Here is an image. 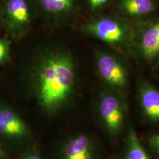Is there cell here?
Returning a JSON list of instances; mask_svg holds the SVG:
<instances>
[{"label":"cell","instance_id":"6da1fadb","mask_svg":"<svg viewBox=\"0 0 159 159\" xmlns=\"http://www.w3.org/2000/svg\"><path fill=\"white\" fill-rule=\"evenodd\" d=\"M68 55L54 53L47 56L37 72L38 94L43 106L53 110L62 105L72 91L75 74Z\"/></svg>","mask_w":159,"mask_h":159},{"label":"cell","instance_id":"7a4b0ae2","mask_svg":"<svg viewBox=\"0 0 159 159\" xmlns=\"http://www.w3.org/2000/svg\"><path fill=\"white\" fill-rule=\"evenodd\" d=\"M133 30L125 21L114 17L102 18L86 26L91 35L114 46H130Z\"/></svg>","mask_w":159,"mask_h":159},{"label":"cell","instance_id":"3957f363","mask_svg":"<svg viewBox=\"0 0 159 159\" xmlns=\"http://www.w3.org/2000/svg\"><path fill=\"white\" fill-rule=\"evenodd\" d=\"M130 46L137 56L146 61L159 60V18L133 30Z\"/></svg>","mask_w":159,"mask_h":159},{"label":"cell","instance_id":"277c9868","mask_svg":"<svg viewBox=\"0 0 159 159\" xmlns=\"http://www.w3.org/2000/svg\"><path fill=\"white\" fill-rule=\"evenodd\" d=\"M97 67L101 78L110 87L125 90L129 84V72L118 57L106 52H100L96 57Z\"/></svg>","mask_w":159,"mask_h":159},{"label":"cell","instance_id":"5b68a950","mask_svg":"<svg viewBox=\"0 0 159 159\" xmlns=\"http://www.w3.org/2000/svg\"><path fill=\"white\" fill-rule=\"evenodd\" d=\"M98 110L99 116L108 132L117 135L125 124L126 110L120 97L112 93H106L100 97Z\"/></svg>","mask_w":159,"mask_h":159},{"label":"cell","instance_id":"8992f818","mask_svg":"<svg viewBox=\"0 0 159 159\" xmlns=\"http://www.w3.org/2000/svg\"><path fill=\"white\" fill-rule=\"evenodd\" d=\"M3 18L6 27L10 32L27 25L30 21L31 10L27 0H6Z\"/></svg>","mask_w":159,"mask_h":159},{"label":"cell","instance_id":"52a82bcc","mask_svg":"<svg viewBox=\"0 0 159 159\" xmlns=\"http://www.w3.org/2000/svg\"><path fill=\"white\" fill-rule=\"evenodd\" d=\"M137 94L144 115L150 121L159 123V90L147 80L141 79L138 81Z\"/></svg>","mask_w":159,"mask_h":159},{"label":"cell","instance_id":"ba28073f","mask_svg":"<svg viewBox=\"0 0 159 159\" xmlns=\"http://www.w3.org/2000/svg\"><path fill=\"white\" fill-rule=\"evenodd\" d=\"M0 133L8 136L20 137L27 133V128L16 112L3 107H0Z\"/></svg>","mask_w":159,"mask_h":159},{"label":"cell","instance_id":"9c48e42d","mask_svg":"<svg viewBox=\"0 0 159 159\" xmlns=\"http://www.w3.org/2000/svg\"><path fill=\"white\" fill-rule=\"evenodd\" d=\"M64 159H92L93 149L90 138L81 134L71 139L66 144Z\"/></svg>","mask_w":159,"mask_h":159},{"label":"cell","instance_id":"30bf717a","mask_svg":"<svg viewBox=\"0 0 159 159\" xmlns=\"http://www.w3.org/2000/svg\"><path fill=\"white\" fill-rule=\"evenodd\" d=\"M118 7L123 14L133 18L146 17L156 10L154 0H120Z\"/></svg>","mask_w":159,"mask_h":159},{"label":"cell","instance_id":"8fae6325","mask_svg":"<svg viewBox=\"0 0 159 159\" xmlns=\"http://www.w3.org/2000/svg\"><path fill=\"white\" fill-rule=\"evenodd\" d=\"M125 159H150L136 131L130 125L125 139Z\"/></svg>","mask_w":159,"mask_h":159},{"label":"cell","instance_id":"7c38bea8","mask_svg":"<svg viewBox=\"0 0 159 159\" xmlns=\"http://www.w3.org/2000/svg\"><path fill=\"white\" fill-rule=\"evenodd\" d=\"M40 6L46 12L60 15L71 11L74 6V0H39Z\"/></svg>","mask_w":159,"mask_h":159},{"label":"cell","instance_id":"4fadbf2b","mask_svg":"<svg viewBox=\"0 0 159 159\" xmlns=\"http://www.w3.org/2000/svg\"><path fill=\"white\" fill-rule=\"evenodd\" d=\"M10 44L4 39L0 38V65L7 63L10 60Z\"/></svg>","mask_w":159,"mask_h":159},{"label":"cell","instance_id":"5bb4252c","mask_svg":"<svg viewBox=\"0 0 159 159\" xmlns=\"http://www.w3.org/2000/svg\"><path fill=\"white\" fill-rule=\"evenodd\" d=\"M148 146L150 148L159 155V133H156L152 135L148 140Z\"/></svg>","mask_w":159,"mask_h":159},{"label":"cell","instance_id":"9a60e30c","mask_svg":"<svg viewBox=\"0 0 159 159\" xmlns=\"http://www.w3.org/2000/svg\"><path fill=\"white\" fill-rule=\"evenodd\" d=\"M110 0H87L92 10H97L106 5Z\"/></svg>","mask_w":159,"mask_h":159},{"label":"cell","instance_id":"2e32d148","mask_svg":"<svg viewBox=\"0 0 159 159\" xmlns=\"http://www.w3.org/2000/svg\"><path fill=\"white\" fill-rule=\"evenodd\" d=\"M24 159H41L39 156L37 155H30Z\"/></svg>","mask_w":159,"mask_h":159},{"label":"cell","instance_id":"e0dca14e","mask_svg":"<svg viewBox=\"0 0 159 159\" xmlns=\"http://www.w3.org/2000/svg\"><path fill=\"white\" fill-rule=\"evenodd\" d=\"M3 156V150L2 148L0 146V159L2 157V156Z\"/></svg>","mask_w":159,"mask_h":159}]
</instances>
